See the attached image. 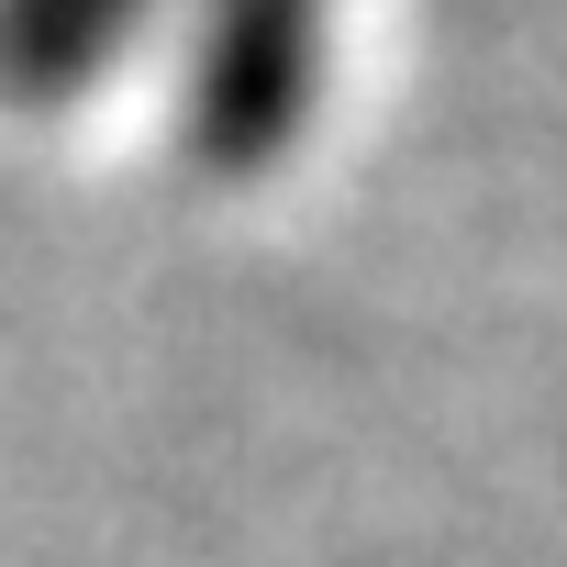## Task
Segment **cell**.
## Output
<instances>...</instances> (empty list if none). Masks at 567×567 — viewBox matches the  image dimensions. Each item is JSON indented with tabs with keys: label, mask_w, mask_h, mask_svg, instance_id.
I'll use <instances>...</instances> for the list:
<instances>
[{
	"label": "cell",
	"mask_w": 567,
	"mask_h": 567,
	"mask_svg": "<svg viewBox=\"0 0 567 567\" xmlns=\"http://www.w3.org/2000/svg\"><path fill=\"white\" fill-rule=\"evenodd\" d=\"M167 12H178V0H0V90L34 101V112H68L101 79L145 68L156 45H178ZM200 12H234V23H334V0H200Z\"/></svg>",
	"instance_id": "cell-1"
}]
</instances>
